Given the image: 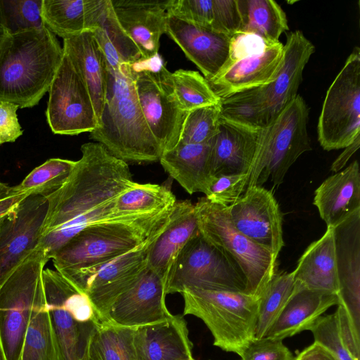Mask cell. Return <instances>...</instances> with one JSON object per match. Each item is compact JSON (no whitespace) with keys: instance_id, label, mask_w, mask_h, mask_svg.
<instances>
[{"instance_id":"cell-1","label":"cell","mask_w":360,"mask_h":360,"mask_svg":"<svg viewBox=\"0 0 360 360\" xmlns=\"http://www.w3.org/2000/svg\"><path fill=\"white\" fill-rule=\"evenodd\" d=\"M66 182L46 196L49 209L40 245L51 259L73 236L91 225L113 220L136 219L153 214H123L115 208V198L134 186L128 164L105 146L89 142L81 146Z\"/></svg>"},{"instance_id":"cell-2","label":"cell","mask_w":360,"mask_h":360,"mask_svg":"<svg viewBox=\"0 0 360 360\" xmlns=\"http://www.w3.org/2000/svg\"><path fill=\"white\" fill-rule=\"evenodd\" d=\"M134 64L108 68L105 99L97 127L89 138L125 162L159 161L163 151L140 108Z\"/></svg>"},{"instance_id":"cell-3","label":"cell","mask_w":360,"mask_h":360,"mask_svg":"<svg viewBox=\"0 0 360 360\" xmlns=\"http://www.w3.org/2000/svg\"><path fill=\"white\" fill-rule=\"evenodd\" d=\"M63 56V47L46 26L7 34L0 46V102L20 108L37 105Z\"/></svg>"},{"instance_id":"cell-4","label":"cell","mask_w":360,"mask_h":360,"mask_svg":"<svg viewBox=\"0 0 360 360\" xmlns=\"http://www.w3.org/2000/svg\"><path fill=\"white\" fill-rule=\"evenodd\" d=\"M174 206L136 219L108 221L85 228L53 255L56 270L65 276L127 252L163 224Z\"/></svg>"},{"instance_id":"cell-5","label":"cell","mask_w":360,"mask_h":360,"mask_svg":"<svg viewBox=\"0 0 360 360\" xmlns=\"http://www.w3.org/2000/svg\"><path fill=\"white\" fill-rule=\"evenodd\" d=\"M184 315L201 319L214 345L241 356L255 338L259 298L244 292L186 288Z\"/></svg>"},{"instance_id":"cell-6","label":"cell","mask_w":360,"mask_h":360,"mask_svg":"<svg viewBox=\"0 0 360 360\" xmlns=\"http://www.w3.org/2000/svg\"><path fill=\"white\" fill-rule=\"evenodd\" d=\"M308 117L307 105L297 95L262 129L247 188L262 186L269 178L274 186L281 184L296 160L311 150Z\"/></svg>"},{"instance_id":"cell-7","label":"cell","mask_w":360,"mask_h":360,"mask_svg":"<svg viewBox=\"0 0 360 360\" xmlns=\"http://www.w3.org/2000/svg\"><path fill=\"white\" fill-rule=\"evenodd\" d=\"M194 205L200 235L239 268L245 278V292L259 298L276 272L277 258L236 230L227 207L205 197Z\"/></svg>"},{"instance_id":"cell-8","label":"cell","mask_w":360,"mask_h":360,"mask_svg":"<svg viewBox=\"0 0 360 360\" xmlns=\"http://www.w3.org/2000/svg\"><path fill=\"white\" fill-rule=\"evenodd\" d=\"M42 281L62 360H86L101 323L88 297L57 270L44 269Z\"/></svg>"},{"instance_id":"cell-9","label":"cell","mask_w":360,"mask_h":360,"mask_svg":"<svg viewBox=\"0 0 360 360\" xmlns=\"http://www.w3.org/2000/svg\"><path fill=\"white\" fill-rule=\"evenodd\" d=\"M49 259L40 245L0 285V350L4 360H20L25 333Z\"/></svg>"},{"instance_id":"cell-10","label":"cell","mask_w":360,"mask_h":360,"mask_svg":"<svg viewBox=\"0 0 360 360\" xmlns=\"http://www.w3.org/2000/svg\"><path fill=\"white\" fill-rule=\"evenodd\" d=\"M134 85L146 122L162 151L174 148L187 115L176 97L171 73L159 54L134 64Z\"/></svg>"},{"instance_id":"cell-11","label":"cell","mask_w":360,"mask_h":360,"mask_svg":"<svg viewBox=\"0 0 360 360\" xmlns=\"http://www.w3.org/2000/svg\"><path fill=\"white\" fill-rule=\"evenodd\" d=\"M169 217L144 241L127 252L102 264L63 275L88 297L101 322L106 321L112 304L136 282L147 268L149 250L166 227Z\"/></svg>"},{"instance_id":"cell-12","label":"cell","mask_w":360,"mask_h":360,"mask_svg":"<svg viewBox=\"0 0 360 360\" xmlns=\"http://www.w3.org/2000/svg\"><path fill=\"white\" fill-rule=\"evenodd\" d=\"M318 139L326 150L345 148L360 136V49L355 46L326 94Z\"/></svg>"},{"instance_id":"cell-13","label":"cell","mask_w":360,"mask_h":360,"mask_svg":"<svg viewBox=\"0 0 360 360\" xmlns=\"http://www.w3.org/2000/svg\"><path fill=\"white\" fill-rule=\"evenodd\" d=\"M191 288L245 292L246 281L239 268L198 233L181 250L166 292Z\"/></svg>"},{"instance_id":"cell-14","label":"cell","mask_w":360,"mask_h":360,"mask_svg":"<svg viewBox=\"0 0 360 360\" xmlns=\"http://www.w3.org/2000/svg\"><path fill=\"white\" fill-rule=\"evenodd\" d=\"M48 92L46 115L54 134L77 135L97 127L98 121L89 91L64 51Z\"/></svg>"},{"instance_id":"cell-15","label":"cell","mask_w":360,"mask_h":360,"mask_svg":"<svg viewBox=\"0 0 360 360\" xmlns=\"http://www.w3.org/2000/svg\"><path fill=\"white\" fill-rule=\"evenodd\" d=\"M49 209L46 197L30 194L0 222V285L39 245Z\"/></svg>"},{"instance_id":"cell-16","label":"cell","mask_w":360,"mask_h":360,"mask_svg":"<svg viewBox=\"0 0 360 360\" xmlns=\"http://www.w3.org/2000/svg\"><path fill=\"white\" fill-rule=\"evenodd\" d=\"M227 209L238 231L278 257L284 245L283 217L271 191L259 186L247 188Z\"/></svg>"},{"instance_id":"cell-17","label":"cell","mask_w":360,"mask_h":360,"mask_svg":"<svg viewBox=\"0 0 360 360\" xmlns=\"http://www.w3.org/2000/svg\"><path fill=\"white\" fill-rule=\"evenodd\" d=\"M166 295L165 281L147 266L112 304L105 321L132 328L163 321L173 315L167 307Z\"/></svg>"},{"instance_id":"cell-18","label":"cell","mask_w":360,"mask_h":360,"mask_svg":"<svg viewBox=\"0 0 360 360\" xmlns=\"http://www.w3.org/2000/svg\"><path fill=\"white\" fill-rule=\"evenodd\" d=\"M338 281V305L360 330V210L333 228Z\"/></svg>"},{"instance_id":"cell-19","label":"cell","mask_w":360,"mask_h":360,"mask_svg":"<svg viewBox=\"0 0 360 360\" xmlns=\"http://www.w3.org/2000/svg\"><path fill=\"white\" fill-rule=\"evenodd\" d=\"M166 34L210 81L229 58L230 37L167 13Z\"/></svg>"},{"instance_id":"cell-20","label":"cell","mask_w":360,"mask_h":360,"mask_svg":"<svg viewBox=\"0 0 360 360\" xmlns=\"http://www.w3.org/2000/svg\"><path fill=\"white\" fill-rule=\"evenodd\" d=\"M170 0H111L122 29L134 41L143 59L158 54L160 37L166 33Z\"/></svg>"},{"instance_id":"cell-21","label":"cell","mask_w":360,"mask_h":360,"mask_svg":"<svg viewBox=\"0 0 360 360\" xmlns=\"http://www.w3.org/2000/svg\"><path fill=\"white\" fill-rule=\"evenodd\" d=\"M283 53V44L279 41L262 53L224 66L207 82L220 99L245 89L268 85L275 80L281 68Z\"/></svg>"},{"instance_id":"cell-22","label":"cell","mask_w":360,"mask_h":360,"mask_svg":"<svg viewBox=\"0 0 360 360\" xmlns=\"http://www.w3.org/2000/svg\"><path fill=\"white\" fill-rule=\"evenodd\" d=\"M283 51V65L276 78L262 86L268 124L298 95L303 70L315 48L300 30H296L287 35Z\"/></svg>"},{"instance_id":"cell-23","label":"cell","mask_w":360,"mask_h":360,"mask_svg":"<svg viewBox=\"0 0 360 360\" xmlns=\"http://www.w3.org/2000/svg\"><path fill=\"white\" fill-rule=\"evenodd\" d=\"M262 129H253L220 117L212 140L210 169L213 176L248 173Z\"/></svg>"},{"instance_id":"cell-24","label":"cell","mask_w":360,"mask_h":360,"mask_svg":"<svg viewBox=\"0 0 360 360\" xmlns=\"http://www.w3.org/2000/svg\"><path fill=\"white\" fill-rule=\"evenodd\" d=\"M198 233L195 205L189 200H176L166 227L148 255V266L163 279L166 287L181 250Z\"/></svg>"},{"instance_id":"cell-25","label":"cell","mask_w":360,"mask_h":360,"mask_svg":"<svg viewBox=\"0 0 360 360\" xmlns=\"http://www.w3.org/2000/svg\"><path fill=\"white\" fill-rule=\"evenodd\" d=\"M139 360H191L193 344L181 315L134 328Z\"/></svg>"},{"instance_id":"cell-26","label":"cell","mask_w":360,"mask_h":360,"mask_svg":"<svg viewBox=\"0 0 360 360\" xmlns=\"http://www.w3.org/2000/svg\"><path fill=\"white\" fill-rule=\"evenodd\" d=\"M327 227L333 228L360 210V170L357 160L328 177L313 201Z\"/></svg>"},{"instance_id":"cell-27","label":"cell","mask_w":360,"mask_h":360,"mask_svg":"<svg viewBox=\"0 0 360 360\" xmlns=\"http://www.w3.org/2000/svg\"><path fill=\"white\" fill-rule=\"evenodd\" d=\"M213 140V139H212ZM212 140L200 144L178 143L159 160L169 175L189 194H207L214 179L210 169Z\"/></svg>"},{"instance_id":"cell-28","label":"cell","mask_w":360,"mask_h":360,"mask_svg":"<svg viewBox=\"0 0 360 360\" xmlns=\"http://www.w3.org/2000/svg\"><path fill=\"white\" fill-rule=\"evenodd\" d=\"M63 49L84 81L98 121L105 103L107 86L105 57L91 31L63 39Z\"/></svg>"},{"instance_id":"cell-29","label":"cell","mask_w":360,"mask_h":360,"mask_svg":"<svg viewBox=\"0 0 360 360\" xmlns=\"http://www.w3.org/2000/svg\"><path fill=\"white\" fill-rule=\"evenodd\" d=\"M294 272L295 288L338 295V281L333 228L311 243L297 261Z\"/></svg>"},{"instance_id":"cell-30","label":"cell","mask_w":360,"mask_h":360,"mask_svg":"<svg viewBox=\"0 0 360 360\" xmlns=\"http://www.w3.org/2000/svg\"><path fill=\"white\" fill-rule=\"evenodd\" d=\"M338 304L336 295L296 288L265 337L283 340L304 330H310L327 309Z\"/></svg>"},{"instance_id":"cell-31","label":"cell","mask_w":360,"mask_h":360,"mask_svg":"<svg viewBox=\"0 0 360 360\" xmlns=\"http://www.w3.org/2000/svg\"><path fill=\"white\" fill-rule=\"evenodd\" d=\"M104 0H42L41 18L44 25L63 39L92 32Z\"/></svg>"},{"instance_id":"cell-32","label":"cell","mask_w":360,"mask_h":360,"mask_svg":"<svg viewBox=\"0 0 360 360\" xmlns=\"http://www.w3.org/2000/svg\"><path fill=\"white\" fill-rule=\"evenodd\" d=\"M91 32L105 57L108 68L117 70L142 58L136 44L119 23L111 0H104L97 26Z\"/></svg>"},{"instance_id":"cell-33","label":"cell","mask_w":360,"mask_h":360,"mask_svg":"<svg viewBox=\"0 0 360 360\" xmlns=\"http://www.w3.org/2000/svg\"><path fill=\"white\" fill-rule=\"evenodd\" d=\"M20 360H62L44 290L39 294L34 304Z\"/></svg>"},{"instance_id":"cell-34","label":"cell","mask_w":360,"mask_h":360,"mask_svg":"<svg viewBox=\"0 0 360 360\" xmlns=\"http://www.w3.org/2000/svg\"><path fill=\"white\" fill-rule=\"evenodd\" d=\"M236 1L240 18L238 32H253L272 41H280V36L288 30V25L285 13L277 2L273 0Z\"/></svg>"},{"instance_id":"cell-35","label":"cell","mask_w":360,"mask_h":360,"mask_svg":"<svg viewBox=\"0 0 360 360\" xmlns=\"http://www.w3.org/2000/svg\"><path fill=\"white\" fill-rule=\"evenodd\" d=\"M86 360H139L134 328L101 322L91 338Z\"/></svg>"},{"instance_id":"cell-36","label":"cell","mask_w":360,"mask_h":360,"mask_svg":"<svg viewBox=\"0 0 360 360\" xmlns=\"http://www.w3.org/2000/svg\"><path fill=\"white\" fill-rule=\"evenodd\" d=\"M296 291L294 272H276L259 297L255 338L265 337Z\"/></svg>"},{"instance_id":"cell-37","label":"cell","mask_w":360,"mask_h":360,"mask_svg":"<svg viewBox=\"0 0 360 360\" xmlns=\"http://www.w3.org/2000/svg\"><path fill=\"white\" fill-rule=\"evenodd\" d=\"M176 200L170 185L136 182L115 198V208L123 214H148L168 208Z\"/></svg>"},{"instance_id":"cell-38","label":"cell","mask_w":360,"mask_h":360,"mask_svg":"<svg viewBox=\"0 0 360 360\" xmlns=\"http://www.w3.org/2000/svg\"><path fill=\"white\" fill-rule=\"evenodd\" d=\"M262 86L245 89L220 99L221 117L253 129L268 124Z\"/></svg>"},{"instance_id":"cell-39","label":"cell","mask_w":360,"mask_h":360,"mask_svg":"<svg viewBox=\"0 0 360 360\" xmlns=\"http://www.w3.org/2000/svg\"><path fill=\"white\" fill-rule=\"evenodd\" d=\"M167 13L223 34L229 6L226 0H170Z\"/></svg>"},{"instance_id":"cell-40","label":"cell","mask_w":360,"mask_h":360,"mask_svg":"<svg viewBox=\"0 0 360 360\" xmlns=\"http://www.w3.org/2000/svg\"><path fill=\"white\" fill-rule=\"evenodd\" d=\"M76 161L51 158L32 169L17 186L18 191L48 196L59 189L68 180Z\"/></svg>"},{"instance_id":"cell-41","label":"cell","mask_w":360,"mask_h":360,"mask_svg":"<svg viewBox=\"0 0 360 360\" xmlns=\"http://www.w3.org/2000/svg\"><path fill=\"white\" fill-rule=\"evenodd\" d=\"M171 79L177 101L185 112L220 101L198 72L179 69L171 73Z\"/></svg>"},{"instance_id":"cell-42","label":"cell","mask_w":360,"mask_h":360,"mask_svg":"<svg viewBox=\"0 0 360 360\" xmlns=\"http://www.w3.org/2000/svg\"><path fill=\"white\" fill-rule=\"evenodd\" d=\"M42 0H0V26L9 34L41 29Z\"/></svg>"},{"instance_id":"cell-43","label":"cell","mask_w":360,"mask_h":360,"mask_svg":"<svg viewBox=\"0 0 360 360\" xmlns=\"http://www.w3.org/2000/svg\"><path fill=\"white\" fill-rule=\"evenodd\" d=\"M220 117V101L188 112L178 143L200 144L210 142L218 133Z\"/></svg>"},{"instance_id":"cell-44","label":"cell","mask_w":360,"mask_h":360,"mask_svg":"<svg viewBox=\"0 0 360 360\" xmlns=\"http://www.w3.org/2000/svg\"><path fill=\"white\" fill-rule=\"evenodd\" d=\"M314 342L328 350L337 360H355L340 333L335 312L321 316L310 329Z\"/></svg>"},{"instance_id":"cell-45","label":"cell","mask_w":360,"mask_h":360,"mask_svg":"<svg viewBox=\"0 0 360 360\" xmlns=\"http://www.w3.org/2000/svg\"><path fill=\"white\" fill-rule=\"evenodd\" d=\"M248 181V173L214 176L205 197L214 204L229 207L245 193Z\"/></svg>"},{"instance_id":"cell-46","label":"cell","mask_w":360,"mask_h":360,"mask_svg":"<svg viewBox=\"0 0 360 360\" xmlns=\"http://www.w3.org/2000/svg\"><path fill=\"white\" fill-rule=\"evenodd\" d=\"M278 42L253 32H236L230 37L229 58L224 66L243 58L262 53Z\"/></svg>"},{"instance_id":"cell-47","label":"cell","mask_w":360,"mask_h":360,"mask_svg":"<svg viewBox=\"0 0 360 360\" xmlns=\"http://www.w3.org/2000/svg\"><path fill=\"white\" fill-rule=\"evenodd\" d=\"M294 356L283 340L264 337L255 338L240 356L241 360H293Z\"/></svg>"},{"instance_id":"cell-48","label":"cell","mask_w":360,"mask_h":360,"mask_svg":"<svg viewBox=\"0 0 360 360\" xmlns=\"http://www.w3.org/2000/svg\"><path fill=\"white\" fill-rule=\"evenodd\" d=\"M19 106L10 102H0V143L14 142L22 134L17 110Z\"/></svg>"},{"instance_id":"cell-49","label":"cell","mask_w":360,"mask_h":360,"mask_svg":"<svg viewBox=\"0 0 360 360\" xmlns=\"http://www.w3.org/2000/svg\"><path fill=\"white\" fill-rule=\"evenodd\" d=\"M340 333L351 355L355 360H360V330H358L345 309L340 305L335 311Z\"/></svg>"},{"instance_id":"cell-50","label":"cell","mask_w":360,"mask_h":360,"mask_svg":"<svg viewBox=\"0 0 360 360\" xmlns=\"http://www.w3.org/2000/svg\"><path fill=\"white\" fill-rule=\"evenodd\" d=\"M293 360H337L336 358L321 345L313 342L300 352Z\"/></svg>"},{"instance_id":"cell-51","label":"cell","mask_w":360,"mask_h":360,"mask_svg":"<svg viewBox=\"0 0 360 360\" xmlns=\"http://www.w3.org/2000/svg\"><path fill=\"white\" fill-rule=\"evenodd\" d=\"M360 146V136L356 137L354 141L344 148L340 155L333 162L330 169L334 172H338L346 165L353 154L359 149Z\"/></svg>"},{"instance_id":"cell-52","label":"cell","mask_w":360,"mask_h":360,"mask_svg":"<svg viewBox=\"0 0 360 360\" xmlns=\"http://www.w3.org/2000/svg\"><path fill=\"white\" fill-rule=\"evenodd\" d=\"M28 195L30 194L16 192L0 199V218L4 217L11 212Z\"/></svg>"},{"instance_id":"cell-53","label":"cell","mask_w":360,"mask_h":360,"mask_svg":"<svg viewBox=\"0 0 360 360\" xmlns=\"http://www.w3.org/2000/svg\"><path fill=\"white\" fill-rule=\"evenodd\" d=\"M0 360H4V357H3V355L1 354V352L0 350Z\"/></svg>"},{"instance_id":"cell-54","label":"cell","mask_w":360,"mask_h":360,"mask_svg":"<svg viewBox=\"0 0 360 360\" xmlns=\"http://www.w3.org/2000/svg\"><path fill=\"white\" fill-rule=\"evenodd\" d=\"M1 198V191H0V198Z\"/></svg>"},{"instance_id":"cell-55","label":"cell","mask_w":360,"mask_h":360,"mask_svg":"<svg viewBox=\"0 0 360 360\" xmlns=\"http://www.w3.org/2000/svg\"><path fill=\"white\" fill-rule=\"evenodd\" d=\"M3 184V183L0 182V186H1Z\"/></svg>"},{"instance_id":"cell-56","label":"cell","mask_w":360,"mask_h":360,"mask_svg":"<svg viewBox=\"0 0 360 360\" xmlns=\"http://www.w3.org/2000/svg\"><path fill=\"white\" fill-rule=\"evenodd\" d=\"M191 360H195V359H191ZM240 360H241V359H240Z\"/></svg>"},{"instance_id":"cell-57","label":"cell","mask_w":360,"mask_h":360,"mask_svg":"<svg viewBox=\"0 0 360 360\" xmlns=\"http://www.w3.org/2000/svg\"><path fill=\"white\" fill-rule=\"evenodd\" d=\"M2 218H3V217H2ZM2 218H0V222H1V219H2Z\"/></svg>"},{"instance_id":"cell-58","label":"cell","mask_w":360,"mask_h":360,"mask_svg":"<svg viewBox=\"0 0 360 360\" xmlns=\"http://www.w3.org/2000/svg\"><path fill=\"white\" fill-rule=\"evenodd\" d=\"M0 145H1V143H0Z\"/></svg>"}]
</instances>
